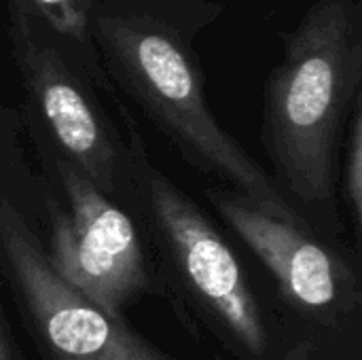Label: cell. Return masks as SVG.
I'll use <instances>...</instances> for the list:
<instances>
[{"mask_svg": "<svg viewBox=\"0 0 362 360\" xmlns=\"http://www.w3.org/2000/svg\"><path fill=\"white\" fill-rule=\"evenodd\" d=\"M204 197L269 272L286 318L320 331L362 327V252L350 242L320 238L218 185L206 187Z\"/></svg>", "mask_w": 362, "mask_h": 360, "instance_id": "7", "label": "cell"}, {"mask_svg": "<svg viewBox=\"0 0 362 360\" xmlns=\"http://www.w3.org/2000/svg\"><path fill=\"white\" fill-rule=\"evenodd\" d=\"M49 21L57 32L93 49L87 32V11L91 0H21Z\"/></svg>", "mask_w": 362, "mask_h": 360, "instance_id": "10", "label": "cell"}, {"mask_svg": "<svg viewBox=\"0 0 362 360\" xmlns=\"http://www.w3.org/2000/svg\"><path fill=\"white\" fill-rule=\"evenodd\" d=\"M15 106L0 104V280L34 360H185L155 346L68 284L49 263L36 178Z\"/></svg>", "mask_w": 362, "mask_h": 360, "instance_id": "4", "label": "cell"}, {"mask_svg": "<svg viewBox=\"0 0 362 360\" xmlns=\"http://www.w3.org/2000/svg\"><path fill=\"white\" fill-rule=\"evenodd\" d=\"M337 199L344 208L346 229H352V246L362 252V100L354 106L339 155ZM339 208V210H341Z\"/></svg>", "mask_w": 362, "mask_h": 360, "instance_id": "9", "label": "cell"}, {"mask_svg": "<svg viewBox=\"0 0 362 360\" xmlns=\"http://www.w3.org/2000/svg\"><path fill=\"white\" fill-rule=\"evenodd\" d=\"M280 40L284 55L265 79L261 110L269 178L314 233L348 242L337 172L350 115L362 100L361 4L314 0Z\"/></svg>", "mask_w": 362, "mask_h": 360, "instance_id": "2", "label": "cell"}, {"mask_svg": "<svg viewBox=\"0 0 362 360\" xmlns=\"http://www.w3.org/2000/svg\"><path fill=\"white\" fill-rule=\"evenodd\" d=\"M0 360H28L25 352L21 350V346L15 337L11 318L2 303V295H0Z\"/></svg>", "mask_w": 362, "mask_h": 360, "instance_id": "11", "label": "cell"}, {"mask_svg": "<svg viewBox=\"0 0 362 360\" xmlns=\"http://www.w3.org/2000/svg\"><path fill=\"white\" fill-rule=\"evenodd\" d=\"M274 360H362V327L320 331L282 318V337Z\"/></svg>", "mask_w": 362, "mask_h": 360, "instance_id": "8", "label": "cell"}, {"mask_svg": "<svg viewBox=\"0 0 362 360\" xmlns=\"http://www.w3.org/2000/svg\"><path fill=\"white\" fill-rule=\"evenodd\" d=\"M125 123V208L140 225L161 295L195 337H212L235 360H274L282 318L257 295L248 272L208 214L155 163L140 123L115 102Z\"/></svg>", "mask_w": 362, "mask_h": 360, "instance_id": "3", "label": "cell"}, {"mask_svg": "<svg viewBox=\"0 0 362 360\" xmlns=\"http://www.w3.org/2000/svg\"><path fill=\"white\" fill-rule=\"evenodd\" d=\"M6 40L25 138L72 163L125 208L127 144L104 104V95L112 100L117 91L95 49L57 32L21 0H6Z\"/></svg>", "mask_w": 362, "mask_h": 360, "instance_id": "5", "label": "cell"}, {"mask_svg": "<svg viewBox=\"0 0 362 360\" xmlns=\"http://www.w3.org/2000/svg\"><path fill=\"white\" fill-rule=\"evenodd\" d=\"M223 13L214 0H91L87 32L115 91L142 110L182 161L263 210L301 221L210 106L197 36Z\"/></svg>", "mask_w": 362, "mask_h": 360, "instance_id": "1", "label": "cell"}, {"mask_svg": "<svg viewBox=\"0 0 362 360\" xmlns=\"http://www.w3.org/2000/svg\"><path fill=\"white\" fill-rule=\"evenodd\" d=\"M30 142V140H28ZM34 151L40 240L53 269L115 318L157 295L146 238L127 208L45 144Z\"/></svg>", "mask_w": 362, "mask_h": 360, "instance_id": "6", "label": "cell"}]
</instances>
